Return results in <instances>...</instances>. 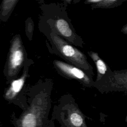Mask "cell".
Wrapping results in <instances>:
<instances>
[{"label":"cell","mask_w":127,"mask_h":127,"mask_svg":"<svg viewBox=\"0 0 127 127\" xmlns=\"http://www.w3.org/2000/svg\"><path fill=\"white\" fill-rule=\"evenodd\" d=\"M26 75L24 74L22 76L12 81L10 87L6 90L5 97L8 100L13 99L22 89L25 82Z\"/></svg>","instance_id":"cell-9"},{"label":"cell","mask_w":127,"mask_h":127,"mask_svg":"<svg viewBox=\"0 0 127 127\" xmlns=\"http://www.w3.org/2000/svg\"><path fill=\"white\" fill-rule=\"evenodd\" d=\"M93 87L101 93H127V69L113 71L110 68L100 81L94 83Z\"/></svg>","instance_id":"cell-2"},{"label":"cell","mask_w":127,"mask_h":127,"mask_svg":"<svg viewBox=\"0 0 127 127\" xmlns=\"http://www.w3.org/2000/svg\"><path fill=\"white\" fill-rule=\"evenodd\" d=\"M37 117L34 111H31L25 114L21 121L22 127H36L37 126Z\"/></svg>","instance_id":"cell-10"},{"label":"cell","mask_w":127,"mask_h":127,"mask_svg":"<svg viewBox=\"0 0 127 127\" xmlns=\"http://www.w3.org/2000/svg\"><path fill=\"white\" fill-rule=\"evenodd\" d=\"M121 32L123 34L127 35V23L122 27L121 29Z\"/></svg>","instance_id":"cell-12"},{"label":"cell","mask_w":127,"mask_h":127,"mask_svg":"<svg viewBox=\"0 0 127 127\" xmlns=\"http://www.w3.org/2000/svg\"><path fill=\"white\" fill-rule=\"evenodd\" d=\"M54 63L57 68L66 76L77 80L85 87H93L94 81L93 77L89 76L81 69L60 61L56 60Z\"/></svg>","instance_id":"cell-4"},{"label":"cell","mask_w":127,"mask_h":127,"mask_svg":"<svg viewBox=\"0 0 127 127\" xmlns=\"http://www.w3.org/2000/svg\"><path fill=\"white\" fill-rule=\"evenodd\" d=\"M55 26L57 30L70 42L74 44L82 46L83 41L79 36L76 35L65 20L62 18L57 19L55 21Z\"/></svg>","instance_id":"cell-5"},{"label":"cell","mask_w":127,"mask_h":127,"mask_svg":"<svg viewBox=\"0 0 127 127\" xmlns=\"http://www.w3.org/2000/svg\"><path fill=\"white\" fill-rule=\"evenodd\" d=\"M51 38L58 50L66 60L75 66L83 70L89 76L93 77L94 75L93 67L82 52L65 42L55 33L51 34Z\"/></svg>","instance_id":"cell-1"},{"label":"cell","mask_w":127,"mask_h":127,"mask_svg":"<svg viewBox=\"0 0 127 127\" xmlns=\"http://www.w3.org/2000/svg\"><path fill=\"white\" fill-rule=\"evenodd\" d=\"M17 0H4L2 2V14L6 15L15 5Z\"/></svg>","instance_id":"cell-11"},{"label":"cell","mask_w":127,"mask_h":127,"mask_svg":"<svg viewBox=\"0 0 127 127\" xmlns=\"http://www.w3.org/2000/svg\"><path fill=\"white\" fill-rule=\"evenodd\" d=\"M87 54L91 58L96 66L97 76L96 80L94 81V83H97L106 74L110 67L106 64L104 61L100 58L97 52L88 51Z\"/></svg>","instance_id":"cell-6"},{"label":"cell","mask_w":127,"mask_h":127,"mask_svg":"<svg viewBox=\"0 0 127 127\" xmlns=\"http://www.w3.org/2000/svg\"><path fill=\"white\" fill-rule=\"evenodd\" d=\"M127 0H86L85 3L90 5L92 9L112 8L123 4Z\"/></svg>","instance_id":"cell-8"},{"label":"cell","mask_w":127,"mask_h":127,"mask_svg":"<svg viewBox=\"0 0 127 127\" xmlns=\"http://www.w3.org/2000/svg\"><path fill=\"white\" fill-rule=\"evenodd\" d=\"M24 60V53L19 36H15L10 46L7 64V73L9 77L15 76L21 67Z\"/></svg>","instance_id":"cell-3"},{"label":"cell","mask_w":127,"mask_h":127,"mask_svg":"<svg viewBox=\"0 0 127 127\" xmlns=\"http://www.w3.org/2000/svg\"><path fill=\"white\" fill-rule=\"evenodd\" d=\"M68 120L71 127H87L84 115L75 106L71 108L68 113Z\"/></svg>","instance_id":"cell-7"}]
</instances>
